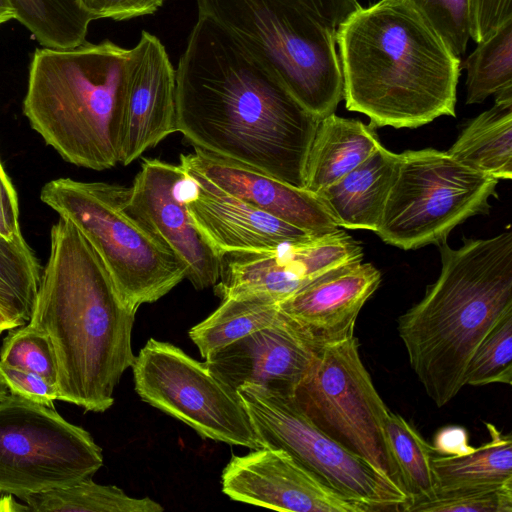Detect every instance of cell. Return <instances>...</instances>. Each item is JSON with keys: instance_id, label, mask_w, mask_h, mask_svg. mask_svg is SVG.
<instances>
[{"instance_id": "38", "label": "cell", "mask_w": 512, "mask_h": 512, "mask_svg": "<svg viewBox=\"0 0 512 512\" xmlns=\"http://www.w3.org/2000/svg\"><path fill=\"white\" fill-rule=\"evenodd\" d=\"M18 200L15 188L5 172L0 168V236L13 240L21 234L18 222Z\"/></svg>"}, {"instance_id": "26", "label": "cell", "mask_w": 512, "mask_h": 512, "mask_svg": "<svg viewBox=\"0 0 512 512\" xmlns=\"http://www.w3.org/2000/svg\"><path fill=\"white\" fill-rule=\"evenodd\" d=\"M14 18L45 48L66 49L86 41L91 17L79 0H8Z\"/></svg>"}, {"instance_id": "13", "label": "cell", "mask_w": 512, "mask_h": 512, "mask_svg": "<svg viewBox=\"0 0 512 512\" xmlns=\"http://www.w3.org/2000/svg\"><path fill=\"white\" fill-rule=\"evenodd\" d=\"M362 258L360 243L339 228L269 252L225 255L214 292L222 300L264 296L280 302L325 272Z\"/></svg>"}, {"instance_id": "27", "label": "cell", "mask_w": 512, "mask_h": 512, "mask_svg": "<svg viewBox=\"0 0 512 512\" xmlns=\"http://www.w3.org/2000/svg\"><path fill=\"white\" fill-rule=\"evenodd\" d=\"M30 511L37 512H161L164 508L149 497L134 498L112 485L92 478L71 486L26 497Z\"/></svg>"}, {"instance_id": "32", "label": "cell", "mask_w": 512, "mask_h": 512, "mask_svg": "<svg viewBox=\"0 0 512 512\" xmlns=\"http://www.w3.org/2000/svg\"><path fill=\"white\" fill-rule=\"evenodd\" d=\"M465 385L512 383V311L491 328L473 353L464 375Z\"/></svg>"}, {"instance_id": "25", "label": "cell", "mask_w": 512, "mask_h": 512, "mask_svg": "<svg viewBox=\"0 0 512 512\" xmlns=\"http://www.w3.org/2000/svg\"><path fill=\"white\" fill-rule=\"evenodd\" d=\"M490 440L462 455L435 456L436 487L495 485L512 480V437L485 423Z\"/></svg>"}, {"instance_id": "23", "label": "cell", "mask_w": 512, "mask_h": 512, "mask_svg": "<svg viewBox=\"0 0 512 512\" xmlns=\"http://www.w3.org/2000/svg\"><path fill=\"white\" fill-rule=\"evenodd\" d=\"M447 153L460 164L494 179L512 178V92L474 118Z\"/></svg>"}, {"instance_id": "6", "label": "cell", "mask_w": 512, "mask_h": 512, "mask_svg": "<svg viewBox=\"0 0 512 512\" xmlns=\"http://www.w3.org/2000/svg\"><path fill=\"white\" fill-rule=\"evenodd\" d=\"M214 21L320 119L343 99L336 29L296 0H196Z\"/></svg>"}, {"instance_id": "3", "label": "cell", "mask_w": 512, "mask_h": 512, "mask_svg": "<svg viewBox=\"0 0 512 512\" xmlns=\"http://www.w3.org/2000/svg\"><path fill=\"white\" fill-rule=\"evenodd\" d=\"M346 108L374 128L455 116L460 58L405 0L362 6L336 29Z\"/></svg>"}, {"instance_id": "12", "label": "cell", "mask_w": 512, "mask_h": 512, "mask_svg": "<svg viewBox=\"0 0 512 512\" xmlns=\"http://www.w3.org/2000/svg\"><path fill=\"white\" fill-rule=\"evenodd\" d=\"M132 368L140 398L201 437L252 450L263 448L238 391L217 377L205 361L151 338Z\"/></svg>"}, {"instance_id": "44", "label": "cell", "mask_w": 512, "mask_h": 512, "mask_svg": "<svg viewBox=\"0 0 512 512\" xmlns=\"http://www.w3.org/2000/svg\"><path fill=\"white\" fill-rule=\"evenodd\" d=\"M8 394V389L0 378V400Z\"/></svg>"}, {"instance_id": "34", "label": "cell", "mask_w": 512, "mask_h": 512, "mask_svg": "<svg viewBox=\"0 0 512 512\" xmlns=\"http://www.w3.org/2000/svg\"><path fill=\"white\" fill-rule=\"evenodd\" d=\"M460 58L470 39V0H405Z\"/></svg>"}, {"instance_id": "22", "label": "cell", "mask_w": 512, "mask_h": 512, "mask_svg": "<svg viewBox=\"0 0 512 512\" xmlns=\"http://www.w3.org/2000/svg\"><path fill=\"white\" fill-rule=\"evenodd\" d=\"M380 145L372 125L335 113L321 118L307 157L304 189L317 194L356 168Z\"/></svg>"}, {"instance_id": "39", "label": "cell", "mask_w": 512, "mask_h": 512, "mask_svg": "<svg viewBox=\"0 0 512 512\" xmlns=\"http://www.w3.org/2000/svg\"><path fill=\"white\" fill-rule=\"evenodd\" d=\"M309 12L337 29L361 5L357 0H296Z\"/></svg>"}, {"instance_id": "43", "label": "cell", "mask_w": 512, "mask_h": 512, "mask_svg": "<svg viewBox=\"0 0 512 512\" xmlns=\"http://www.w3.org/2000/svg\"><path fill=\"white\" fill-rule=\"evenodd\" d=\"M13 18L14 12L8 0H0V24Z\"/></svg>"}, {"instance_id": "36", "label": "cell", "mask_w": 512, "mask_h": 512, "mask_svg": "<svg viewBox=\"0 0 512 512\" xmlns=\"http://www.w3.org/2000/svg\"><path fill=\"white\" fill-rule=\"evenodd\" d=\"M166 0H79L92 20H129L157 12Z\"/></svg>"}, {"instance_id": "8", "label": "cell", "mask_w": 512, "mask_h": 512, "mask_svg": "<svg viewBox=\"0 0 512 512\" xmlns=\"http://www.w3.org/2000/svg\"><path fill=\"white\" fill-rule=\"evenodd\" d=\"M498 181L447 152L404 151L375 233L404 250L438 244L469 217L489 212Z\"/></svg>"}, {"instance_id": "16", "label": "cell", "mask_w": 512, "mask_h": 512, "mask_svg": "<svg viewBox=\"0 0 512 512\" xmlns=\"http://www.w3.org/2000/svg\"><path fill=\"white\" fill-rule=\"evenodd\" d=\"M176 72L158 37L143 30L130 48L119 163L126 166L176 128Z\"/></svg>"}, {"instance_id": "19", "label": "cell", "mask_w": 512, "mask_h": 512, "mask_svg": "<svg viewBox=\"0 0 512 512\" xmlns=\"http://www.w3.org/2000/svg\"><path fill=\"white\" fill-rule=\"evenodd\" d=\"M381 282L380 271L362 260L335 267L279 302L317 348L354 335L365 302Z\"/></svg>"}, {"instance_id": "40", "label": "cell", "mask_w": 512, "mask_h": 512, "mask_svg": "<svg viewBox=\"0 0 512 512\" xmlns=\"http://www.w3.org/2000/svg\"><path fill=\"white\" fill-rule=\"evenodd\" d=\"M432 447L435 451L447 455H462L473 449L468 445L466 430L457 426L441 429L436 434Z\"/></svg>"}, {"instance_id": "31", "label": "cell", "mask_w": 512, "mask_h": 512, "mask_svg": "<svg viewBox=\"0 0 512 512\" xmlns=\"http://www.w3.org/2000/svg\"><path fill=\"white\" fill-rule=\"evenodd\" d=\"M407 512H512V480L495 485L439 488L412 499Z\"/></svg>"}, {"instance_id": "41", "label": "cell", "mask_w": 512, "mask_h": 512, "mask_svg": "<svg viewBox=\"0 0 512 512\" xmlns=\"http://www.w3.org/2000/svg\"><path fill=\"white\" fill-rule=\"evenodd\" d=\"M22 325H25V323L18 319L9 310L6 304L0 298V334L4 331H9Z\"/></svg>"}, {"instance_id": "15", "label": "cell", "mask_w": 512, "mask_h": 512, "mask_svg": "<svg viewBox=\"0 0 512 512\" xmlns=\"http://www.w3.org/2000/svg\"><path fill=\"white\" fill-rule=\"evenodd\" d=\"M186 175L180 165L144 159L128 188L132 211L143 219L181 260L188 279L198 290L214 286L223 257L193 223L183 193Z\"/></svg>"}, {"instance_id": "11", "label": "cell", "mask_w": 512, "mask_h": 512, "mask_svg": "<svg viewBox=\"0 0 512 512\" xmlns=\"http://www.w3.org/2000/svg\"><path fill=\"white\" fill-rule=\"evenodd\" d=\"M263 448L288 452L334 490L378 511H404L410 497L365 458L318 428L291 394L258 385L237 389Z\"/></svg>"}, {"instance_id": "29", "label": "cell", "mask_w": 512, "mask_h": 512, "mask_svg": "<svg viewBox=\"0 0 512 512\" xmlns=\"http://www.w3.org/2000/svg\"><path fill=\"white\" fill-rule=\"evenodd\" d=\"M386 434L410 501L431 494L436 487L433 447L405 418L390 410Z\"/></svg>"}, {"instance_id": "30", "label": "cell", "mask_w": 512, "mask_h": 512, "mask_svg": "<svg viewBox=\"0 0 512 512\" xmlns=\"http://www.w3.org/2000/svg\"><path fill=\"white\" fill-rule=\"evenodd\" d=\"M40 265L22 234L0 236V298L22 322L28 323L39 286Z\"/></svg>"}, {"instance_id": "17", "label": "cell", "mask_w": 512, "mask_h": 512, "mask_svg": "<svg viewBox=\"0 0 512 512\" xmlns=\"http://www.w3.org/2000/svg\"><path fill=\"white\" fill-rule=\"evenodd\" d=\"M183 170L189 215L221 257L269 252L317 236L222 191L195 171Z\"/></svg>"}, {"instance_id": "14", "label": "cell", "mask_w": 512, "mask_h": 512, "mask_svg": "<svg viewBox=\"0 0 512 512\" xmlns=\"http://www.w3.org/2000/svg\"><path fill=\"white\" fill-rule=\"evenodd\" d=\"M222 490L232 500L277 511L377 512L334 490L280 448L233 456L222 472Z\"/></svg>"}, {"instance_id": "7", "label": "cell", "mask_w": 512, "mask_h": 512, "mask_svg": "<svg viewBox=\"0 0 512 512\" xmlns=\"http://www.w3.org/2000/svg\"><path fill=\"white\" fill-rule=\"evenodd\" d=\"M40 199L84 235L132 309L186 279L185 265L130 208L127 187L58 178L43 186Z\"/></svg>"}, {"instance_id": "28", "label": "cell", "mask_w": 512, "mask_h": 512, "mask_svg": "<svg viewBox=\"0 0 512 512\" xmlns=\"http://www.w3.org/2000/svg\"><path fill=\"white\" fill-rule=\"evenodd\" d=\"M461 67L467 71V104L512 92V19L477 43Z\"/></svg>"}, {"instance_id": "37", "label": "cell", "mask_w": 512, "mask_h": 512, "mask_svg": "<svg viewBox=\"0 0 512 512\" xmlns=\"http://www.w3.org/2000/svg\"><path fill=\"white\" fill-rule=\"evenodd\" d=\"M512 19V0H470V38L479 43Z\"/></svg>"}, {"instance_id": "42", "label": "cell", "mask_w": 512, "mask_h": 512, "mask_svg": "<svg viewBox=\"0 0 512 512\" xmlns=\"http://www.w3.org/2000/svg\"><path fill=\"white\" fill-rule=\"evenodd\" d=\"M30 511L27 505L16 502L10 494H0V512H24Z\"/></svg>"}, {"instance_id": "2", "label": "cell", "mask_w": 512, "mask_h": 512, "mask_svg": "<svg viewBox=\"0 0 512 512\" xmlns=\"http://www.w3.org/2000/svg\"><path fill=\"white\" fill-rule=\"evenodd\" d=\"M136 310L118 293L98 253L69 221L50 231L31 325L49 337L58 367V400L104 412L114 389L132 367Z\"/></svg>"}, {"instance_id": "9", "label": "cell", "mask_w": 512, "mask_h": 512, "mask_svg": "<svg viewBox=\"0 0 512 512\" xmlns=\"http://www.w3.org/2000/svg\"><path fill=\"white\" fill-rule=\"evenodd\" d=\"M291 395L318 428L406 492L386 434L389 409L360 358L354 335L321 347Z\"/></svg>"}, {"instance_id": "35", "label": "cell", "mask_w": 512, "mask_h": 512, "mask_svg": "<svg viewBox=\"0 0 512 512\" xmlns=\"http://www.w3.org/2000/svg\"><path fill=\"white\" fill-rule=\"evenodd\" d=\"M0 378L11 394L48 407L58 400L56 386L34 372L0 362Z\"/></svg>"}, {"instance_id": "20", "label": "cell", "mask_w": 512, "mask_h": 512, "mask_svg": "<svg viewBox=\"0 0 512 512\" xmlns=\"http://www.w3.org/2000/svg\"><path fill=\"white\" fill-rule=\"evenodd\" d=\"M183 169L197 172L222 191L315 235L339 229L318 198L304 188L203 149L180 155Z\"/></svg>"}, {"instance_id": "4", "label": "cell", "mask_w": 512, "mask_h": 512, "mask_svg": "<svg viewBox=\"0 0 512 512\" xmlns=\"http://www.w3.org/2000/svg\"><path fill=\"white\" fill-rule=\"evenodd\" d=\"M438 244L441 272L398 319L409 363L439 408L465 386L467 365L495 323L512 311V231Z\"/></svg>"}, {"instance_id": "1", "label": "cell", "mask_w": 512, "mask_h": 512, "mask_svg": "<svg viewBox=\"0 0 512 512\" xmlns=\"http://www.w3.org/2000/svg\"><path fill=\"white\" fill-rule=\"evenodd\" d=\"M176 72V128L195 148L298 188L320 118L228 32L198 17Z\"/></svg>"}, {"instance_id": "10", "label": "cell", "mask_w": 512, "mask_h": 512, "mask_svg": "<svg viewBox=\"0 0 512 512\" xmlns=\"http://www.w3.org/2000/svg\"><path fill=\"white\" fill-rule=\"evenodd\" d=\"M103 465L88 431L18 395L0 400V493L26 497L92 478Z\"/></svg>"}, {"instance_id": "18", "label": "cell", "mask_w": 512, "mask_h": 512, "mask_svg": "<svg viewBox=\"0 0 512 512\" xmlns=\"http://www.w3.org/2000/svg\"><path fill=\"white\" fill-rule=\"evenodd\" d=\"M318 350L296 322L281 311L273 324L204 359L209 369L235 390L258 385L292 394Z\"/></svg>"}, {"instance_id": "24", "label": "cell", "mask_w": 512, "mask_h": 512, "mask_svg": "<svg viewBox=\"0 0 512 512\" xmlns=\"http://www.w3.org/2000/svg\"><path fill=\"white\" fill-rule=\"evenodd\" d=\"M279 302L264 296L228 297L189 336L203 358L273 324L280 316Z\"/></svg>"}, {"instance_id": "45", "label": "cell", "mask_w": 512, "mask_h": 512, "mask_svg": "<svg viewBox=\"0 0 512 512\" xmlns=\"http://www.w3.org/2000/svg\"><path fill=\"white\" fill-rule=\"evenodd\" d=\"M2 167H3V166H2V163H1V161H0V168H2Z\"/></svg>"}, {"instance_id": "21", "label": "cell", "mask_w": 512, "mask_h": 512, "mask_svg": "<svg viewBox=\"0 0 512 512\" xmlns=\"http://www.w3.org/2000/svg\"><path fill=\"white\" fill-rule=\"evenodd\" d=\"M400 163V154L380 145L365 161L319 191L338 227L376 231Z\"/></svg>"}, {"instance_id": "33", "label": "cell", "mask_w": 512, "mask_h": 512, "mask_svg": "<svg viewBox=\"0 0 512 512\" xmlns=\"http://www.w3.org/2000/svg\"><path fill=\"white\" fill-rule=\"evenodd\" d=\"M0 362L34 372L56 386L58 367L51 341L30 323L9 330L2 341Z\"/></svg>"}, {"instance_id": "5", "label": "cell", "mask_w": 512, "mask_h": 512, "mask_svg": "<svg viewBox=\"0 0 512 512\" xmlns=\"http://www.w3.org/2000/svg\"><path fill=\"white\" fill-rule=\"evenodd\" d=\"M129 55L110 40L34 52L23 112L65 161L99 171L119 163Z\"/></svg>"}]
</instances>
